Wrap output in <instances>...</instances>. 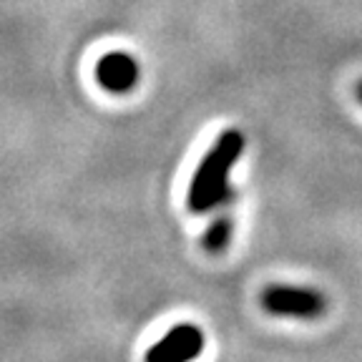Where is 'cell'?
Wrapping results in <instances>:
<instances>
[{
  "mask_svg": "<svg viewBox=\"0 0 362 362\" xmlns=\"http://www.w3.org/2000/svg\"><path fill=\"white\" fill-rule=\"evenodd\" d=\"M244 153V134L237 129H226L216 136L211 148L202 156L199 166L194 169L192 184L187 192V206L194 214L211 211L214 206L229 199V179L232 169L237 166L239 156Z\"/></svg>",
  "mask_w": 362,
  "mask_h": 362,
  "instance_id": "1",
  "label": "cell"
},
{
  "mask_svg": "<svg viewBox=\"0 0 362 362\" xmlns=\"http://www.w3.org/2000/svg\"><path fill=\"white\" fill-rule=\"evenodd\" d=\"M259 305L272 317H294V320H317L327 312V297L312 287L292 284H269L262 289Z\"/></svg>",
  "mask_w": 362,
  "mask_h": 362,
  "instance_id": "2",
  "label": "cell"
},
{
  "mask_svg": "<svg viewBox=\"0 0 362 362\" xmlns=\"http://www.w3.org/2000/svg\"><path fill=\"white\" fill-rule=\"evenodd\" d=\"M229 239H232V221H229V216H219L204 234V249L211 255H219L226 249Z\"/></svg>",
  "mask_w": 362,
  "mask_h": 362,
  "instance_id": "5",
  "label": "cell"
},
{
  "mask_svg": "<svg viewBox=\"0 0 362 362\" xmlns=\"http://www.w3.org/2000/svg\"><path fill=\"white\" fill-rule=\"evenodd\" d=\"M357 101L362 103V81H360V83H357Z\"/></svg>",
  "mask_w": 362,
  "mask_h": 362,
  "instance_id": "6",
  "label": "cell"
},
{
  "mask_svg": "<svg viewBox=\"0 0 362 362\" xmlns=\"http://www.w3.org/2000/svg\"><path fill=\"white\" fill-rule=\"evenodd\" d=\"M139 76H141V68L136 63V58L126 51H108L103 53L96 61V68H93V78L108 93H129V90L136 88L139 83Z\"/></svg>",
  "mask_w": 362,
  "mask_h": 362,
  "instance_id": "4",
  "label": "cell"
},
{
  "mask_svg": "<svg viewBox=\"0 0 362 362\" xmlns=\"http://www.w3.org/2000/svg\"><path fill=\"white\" fill-rule=\"evenodd\" d=\"M206 337L194 322H179L161 334L144 355V362H194L204 352Z\"/></svg>",
  "mask_w": 362,
  "mask_h": 362,
  "instance_id": "3",
  "label": "cell"
}]
</instances>
